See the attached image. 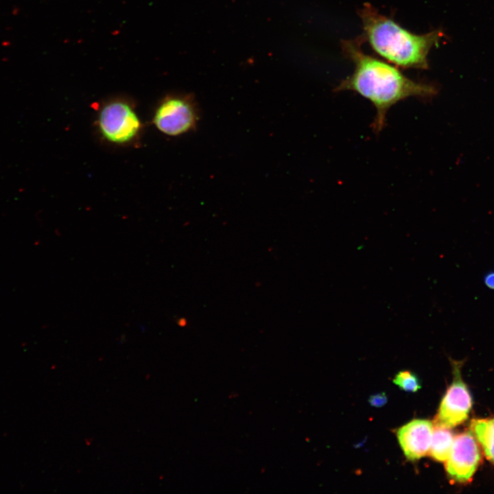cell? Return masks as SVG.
<instances>
[{"instance_id":"7c38bea8","label":"cell","mask_w":494,"mask_h":494,"mask_svg":"<svg viewBox=\"0 0 494 494\" xmlns=\"http://www.w3.org/2000/svg\"><path fill=\"white\" fill-rule=\"evenodd\" d=\"M483 282L486 287L494 290V270H491L485 274Z\"/></svg>"},{"instance_id":"52a82bcc","label":"cell","mask_w":494,"mask_h":494,"mask_svg":"<svg viewBox=\"0 0 494 494\" xmlns=\"http://www.w3.org/2000/svg\"><path fill=\"white\" fill-rule=\"evenodd\" d=\"M433 428L429 420L414 419L398 429L397 437L407 459L415 461L429 452Z\"/></svg>"},{"instance_id":"7a4b0ae2","label":"cell","mask_w":494,"mask_h":494,"mask_svg":"<svg viewBox=\"0 0 494 494\" xmlns=\"http://www.w3.org/2000/svg\"><path fill=\"white\" fill-rule=\"evenodd\" d=\"M364 36L372 49L384 59L404 69H427L428 54L443 36L440 30L416 34L369 3L359 10Z\"/></svg>"},{"instance_id":"9c48e42d","label":"cell","mask_w":494,"mask_h":494,"mask_svg":"<svg viewBox=\"0 0 494 494\" xmlns=\"http://www.w3.org/2000/svg\"><path fill=\"white\" fill-rule=\"evenodd\" d=\"M471 429L486 456L494 462V419H475Z\"/></svg>"},{"instance_id":"3957f363","label":"cell","mask_w":494,"mask_h":494,"mask_svg":"<svg viewBox=\"0 0 494 494\" xmlns=\"http://www.w3.org/2000/svg\"><path fill=\"white\" fill-rule=\"evenodd\" d=\"M97 126L102 137L114 144H126L138 135L141 124L132 106L124 100H115L100 110Z\"/></svg>"},{"instance_id":"8992f818","label":"cell","mask_w":494,"mask_h":494,"mask_svg":"<svg viewBox=\"0 0 494 494\" xmlns=\"http://www.w3.org/2000/svg\"><path fill=\"white\" fill-rule=\"evenodd\" d=\"M480 452L475 437L467 432L454 438L446 461L445 469L451 480L457 482L469 481L480 461Z\"/></svg>"},{"instance_id":"ba28073f","label":"cell","mask_w":494,"mask_h":494,"mask_svg":"<svg viewBox=\"0 0 494 494\" xmlns=\"http://www.w3.org/2000/svg\"><path fill=\"white\" fill-rule=\"evenodd\" d=\"M454 437L449 428L436 425L433 428L430 456L436 461L446 462L450 454Z\"/></svg>"},{"instance_id":"30bf717a","label":"cell","mask_w":494,"mask_h":494,"mask_svg":"<svg viewBox=\"0 0 494 494\" xmlns=\"http://www.w3.org/2000/svg\"><path fill=\"white\" fill-rule=\"evenodd\" d=\"M393 382L406 392H415L421 388V382L416 375L408 370L398 373L395 375Z\"/></svg>"},{"instance_id":"5b68a950","label":"cell","mask_w":494,"mask_h":494,"mask_svg":"<svg viewBox=\"0 0 494 494\" xmlns=\"http://www.w3.org/2000/svg\"><path fill=\"white\" fill-rule=\"evenodd\" d=\"M454 379L440 404L436 416V425L454 427L463 423L468 417L472 399L468 388L461 379L460 366L454 362Z\"/></svg>"},{"instance_id":"8fae6325","label":"cell","mask_w":494,"mask_h":494,"mask_svg":"<svg viewBox=\"0 0 494 494\" xmlns=\"http://www.w3.org/2000/svg\"><path fill=\"white\" fill-rule=\"evenodd\" d=\"M368 402L372 406L381 407L387 402V397L384 392L375 394L370 397Z\"/></svg>"},{"instance_id":"277c9868","label":"cell","mask_w":494,"mask_h":494,"mask_svg":"<svg viewBox=\"0 0 494 494\" xmlns=\"http://www.w3.org/2000/svg\"><path fill=\"white\" fill-rule=\"evenodd\" d=\"M198 116L197 105L191 95H169L156 109L153 123L162 133L175 137L196 128Z\"/></svg>"},{"instance_id":"6da1fadb","label":"cell","mask_w":494,"mask_h":494,"mask_svg":"<svg viewBox=\"0 0 494 494\" xmlns=\"http://www.w3.org/2000/svg\"><path fill=\"white\" fill-rule=\"evenodd\" d=\"M361 43V38L342 41L344 54L353 62L354 70L335 91H351L371 102L376 110L372 126L375 132L382 130L392 106L410 97L427 98L437 93L434 85L414 81L397 67L365 54Z\"/></svg>"}]
</instances>
